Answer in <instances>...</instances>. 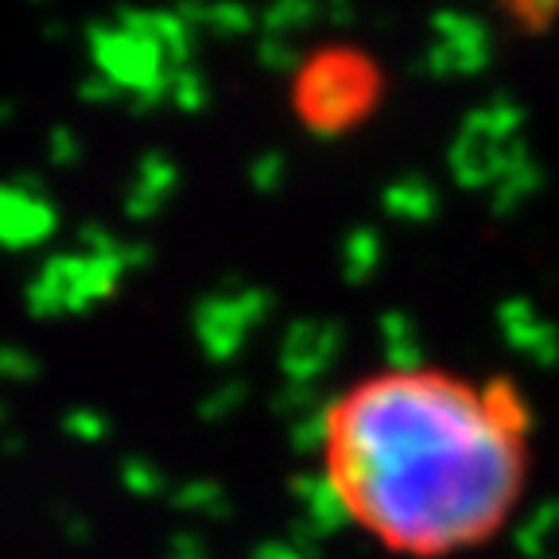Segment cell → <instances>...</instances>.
<instances>
[{"label": "cell", "mask_w": 559, "mask_h": 559, "mask_svg": "<svg viewBox=\"0 0 559 559\" xmlns=\"http://www.w3.org/2000/svg\"><path fill=\"white\" fill-rule=\"evenodd\" d=\"M536 447L516 377L436 361L369 369L319 419L334 509L396 559H466L501 540L533 493Z\"/></svg>", "instance_id": "1"}]
</instances>
